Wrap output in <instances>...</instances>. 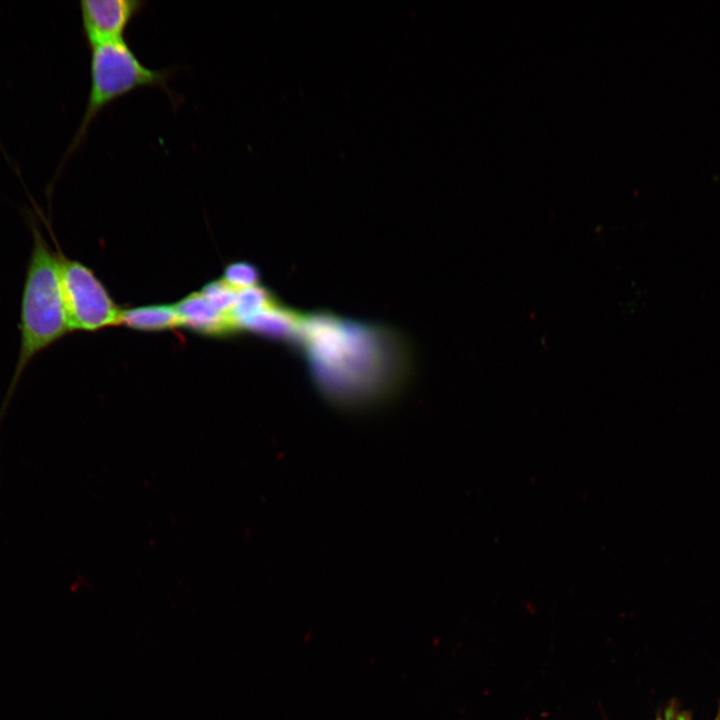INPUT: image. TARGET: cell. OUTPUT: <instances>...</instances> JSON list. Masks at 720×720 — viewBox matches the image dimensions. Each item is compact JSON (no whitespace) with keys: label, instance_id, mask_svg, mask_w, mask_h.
Here are the masks:
<instances>
[{"label":"cell","instance_id":"11","mask_svg":"<svg viewBox=\"0 0 720 720\" xmlns=\"http://www.w3.org/2000/svg\"><path fill=\"white\" fill-rule=\"evenodd\" d=\"M260 274L257 267L248 262H234L226 266L223 279L237 291L257 286Z\"/></svg>","mask_w":720,"mask_h":720},{"label":"cell","instance_id":"2","mask_svg":"<svg viewBox=\"0 0 720 720\" xmlns=\"http://www.w3.org/2000/svg\"><path fill=\"white\" fill-rule=\"evenodd\" d=\"M32 248L20 306V348L6 397L0 408V423L28 364L69 331L63 302L57 255L49 247L35 219L29 215Z\"/></svg>","mask_w":720,"mask_h":720},{"label":"cell","instance_id":"8","mask_svg":"<svg viewBox=\"0 0 720 720\" xmlns=\"http://www.w3.org/2000/svg\"><path fill=\"white\" fill-rule=\"evenodd\" d=\"M120 323L143 331H160L182 326L175 305H148L121 311Z\"/></svg>","mask_w":720,"mask_h":720},{"label":"cell","instance_id":"9","mask_svg":"<svg viewBox=\"0 0 720 720\" xmlns=\"http://www.w3.org/2000/svg\"><path fill=\"white\" fill-rule=\"evenodd\" d=\"M279 300L272 292L259 285L238 291L234 318L239 328L254 316L278 305Z\"/></svg>","mask_w":720,"mask_h":720},{"label":"cell","instance_id":"7","mask_svg":"<svg viewBox=\"0 0 720 720\" xmlns=\"http://www.w3.org/2000/svg\"><path fill=\"white\" fill-rule=\"evenodd\" d=\"M302 316L303 313L279 303L249 319L242 328L294 345Z\"/></svg>","mask_w":720,"mask_h":720},{"label":"cell","instance_id":"4","mask_svg":"<svg viewBox=\"0 0 720 720\" xmlns=\"http://www.w3.org/2000/svg\"><path fill=\"white\" fill-rule=\"evenodd\" d=\"M64 307L70 330L95 331L120 323L121 311L94 272L56 253Z\"/></svg>","mask_w":720,"mask_h":720},{"label":"cell","instance_id":"1","mask_svg":"<svg viewBox=\"0 0 720 720\" xmlns=\"http://www.w3.org/2000/svg\"><path fill=\"white\" fill-rule=\"evenodd\" d=\"M293 346L320 394L343 410L392 399L412 369L410 345L398 330L329 311L303 313Z\"/></svg>","mask_w":720,"mask_h":720},{"label":"cell","instance_id":"3","mask_svg":"<svg viewBox=\"0 0 720 720\" xmlns=\"http://www.w3.org/2000/svg\"><path fill=\"white\" fill-rule=\"evenodd\" d=\"M174 72L175 69L170 67L155 69L145 65L125 39L92 47L86 108L59 167L81 145L89 126L102 109L115 100L144 87L162 89L173 100L168 83Z\"/></svg>","mask_w":720,"mask_h":720},{"label":"cell","instance_id":"5","mask_svg":"<svg viewBox=\"0 0 720 720\" xmlns=\"http://www.w3.org/2000/svg\"><path fill=\"white\" fill-rule=\"evenodd\" d=\"M83 34L90 48L124 39V33L142 11L141 0H82Z\"/></svg>","mask_w":720,"mask_h":720},{"label":"cell","instance_id":"6","mask_svg":"<svg viewBox=\"0 0 720 720\" xmlns=\"http://www.w3.org/2000/svg\"><path fill=\"white\" fill-rule=\"evenodd\" d=\"M182 326L207 335H223L238 329L236 321L215 309L201 292L192 293L175 305Z\"/></svg>","mask_w":720,"mask_h":720},{"label":"cell","instance_id":"10","mask_svg":"<svg viewBox=\"0 0 720 720\" xmlns=\"http://www.w3.org/2000/svg\"><path fill=\"white\" fill-rule=\"evenodd\" d=\"M200 292L215 309L235 320L234 309L238 296L237 290L221 279L208 283Z\"/></svg>","mask_w":720,"mask_h":720}]
</instances>
